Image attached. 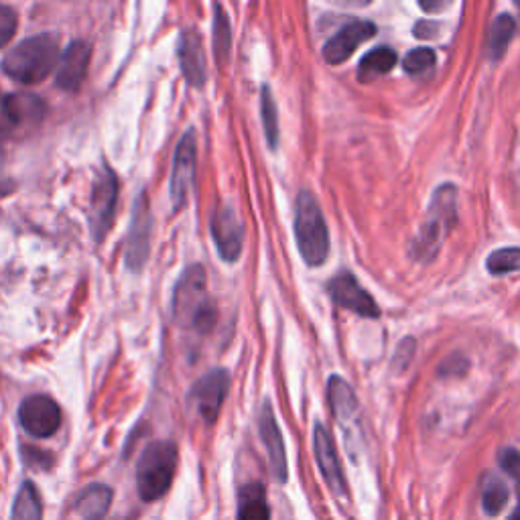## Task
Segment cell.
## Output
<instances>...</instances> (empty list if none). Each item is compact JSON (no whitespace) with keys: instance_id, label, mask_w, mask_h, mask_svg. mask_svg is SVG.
<instances>
[{"instance_id":"1","label":"cell","mask_w":520,"mask_h":520,"mask_svg":"<svg viewBox=\"0 0 520 520\" xmlns=\"http://www.w3.org/2000/svg\"><path fill=\"white\" fill-rule=\"evenodd\" d=\"M173 317L181 328H191L200 334L214 330L218 311L206 291V271L191 265L181 275L173 295Z\"/></svg>"},{"instance_id":"2","label":"cell","mask_w":520,"mask_h":520,"mask_svg":"<svg viewBox=\"0 0 520 520\" xmlns=\"http://www.w3.org/2000/svg\"><path fill=\"white\" fill-rule=\"evenodd\" d=\"M455 224H458V189L451 183H443L435 189L427 218L413 238L411 256L419 263H431Z\"/></svg>"},{"instance_id":"3","label":"cell","mask_w":520,"mask_h":520,"mask_svg":"<svg viewBox=\"0 0 520 520\" xmlns=\"http://www.w3.org/2000/svg\"><path fill=\"white\" fill-rule=\"evenodd\" d=\"M59 61V45L51 33H41L23 39L7 51L3 59V72L25 84L37 86L49 78Z\"/></svg>"},{"instance_id":"4","label":"cell","mask_w":520,"mask_h":520,"mask_svg":"<svg viewBox=\"0 0 520 520\" xmlns=\"http://www.w3.org/2000/svg\"><path fill=\"white\" fill-rule=\"evenodd\" d=\"M295 240L309 267H321L330 256V230L311 191H299L295 200Z\"/></svg>"},{"instance_id":"5","label":"cell","mask_w":520,"mask_h":520,"mask_svg":"<svg viewBox=\"0 0 520 520\" xmlns=\"http://www.w3.org/2000/svg\"><path fill=\"white\" fill-rule=\"evenodd\" d=\"M179 462V451L173 441L149 443L137 464V488L145 502L163 498L175 478Z\"/></svg>"},{"instance_id":"6","label":"cell","mask_w":520,"mask_h":520,"mask_svg":"<svg viewBox=\"0 0 520 520\" xmlns=\"http://www.w3.org/2000/svg\"><path fill=\"white\" fill-rule=\"evenodd\" d=\"M228 388H230V374L222 368L210 370L191 386L189 405L204 419V423L214 425L228 397Z\"/></svg>"},{"instance_id":"7","label":"cell","mask_w":520,"mask_h":520,"mask_svg":"<svg viewBox=\"0 0 520 520\" xmlns=\"http://www.w3.org/2000/svg\"><path fill=\"white\" fill-rule=\"evenodd\" d=\"M116 202H118V179L114 171L104 165L102 173L94 181L92 200H90V226H92V236L98 244L110 232V226L114 222Z\"/></svg>"},{"instance_id":"8","label":"cell","mask_w":520,"mask_h":520,"mask_svg":"<svg viewBox=\"0 0 520 520\" xmlns=\"http://www.w3.org/2000/svg\"><path fill=\"white\" fill-rule=\"evenodd\" d=\"M151 234H153V216L149 210V200L147 193H141L135 210H133V220H130V230H128V240H126V267L135 273H141L147 265L149 250H151Z\"/></svg>"},{"instance_id":"9","label":"cell","mask_w":520,"mask_h":520,"mask_svg":"<svg viewBox=\"0 0 520 520\" xmlns=\"http://www.w3.org/2000/svg\"><path fill=\"white\" fill-rule=\"evenodd\" d=\"M195 161H198V141H195L193 130L181 137L173 157V171H171V202L173 210L179 212L189 198V191L195 179Z\"/></svg>"},{"instance_id":"10","label":"cell","mask_w":520,"mask_h":520,"mask_svg":"<svg viewBox=\"0 0 520 520\" xmlns=\"http://www.w3.org/2000/svg\"><path fill=\"white\" fill-rule=\"evenodd\" d=\"M19 421L21 427L39 439L51 437L61 427V409L59 405L47 395H33L27 397L19 407Z\"/></svg>"},{"instance_id":"11","label":"cell","mask_w":520,"mask_h":520,"mask_svg":"<svg viewBox=\"0 0 520 520\" xmlns=\"http://www.w3.org/2000/svg\"><path fill=\"white\" fill-rule=\"evenodd\" d=\"M313 449H315V460H317V466L321 470L323 480L328 482L330 490L336 496L346 498L348 488H346L344 472H342V466H340L338 451H336L332 433L323 423H315V427H313Z\"/></svg>"},{"instance_id":"12","label":"cell","mask_w":520,"mask_h":520,"mask_svg":"<svg viewBox=\"0 0 520 520\" xmlns=\"http://www.w3.org/2000/svg\"><path fill=\"white\" fill-rule=\"evenodd\" d=\"M212 238L226 263H236L244 248V224L230 206H220L212 216Z\"/></svg>"},{"instance_id":"13","label":"cell","mask_w":520,"mask_h":520,"mask_svg":"<svg viewBox=\"0 0 520 520\" xmlns=\"http://www.w3.org/2000/svg\"><path fill=\"white\" fill-rule=\"evenodd\" d=\"M328 291L334 299L344 309H350L362 317H378L380 309L372 295L358 283V279L352 273H340L330 285Z\"/></svg>"},{"instance_id":"14","label":"cell","mask_w":520,"mask_h":520,"mask_svg":"<svg viewBox=\"0 0 520 520\" xmlns=\"http://www.w3.org/2000/svg\"><path fill=\"white\" fill-rule=\"evenodd\" d=\"M90 53H92L90 45L82 39H76L65 47L61 61H59V68H57V76H55V84L59 90H65V92L80 90V86L88 74Z\"/></svg>"},{"instance_id":"15","label":"cell","mask_w":520,"mask_h":520,"mask_svg":"<svg viewBox=\"0 0 520 520\" xmlns=\"http://www.w3.org/2000/svg\"><path fill=\"white\" fill-rule=\"evenodd\" d=\"M177 55H179L181 74L187 80V84L193 88H202L206 84L208 70H206L204 43L198 29H185L181 33Z\"/></svg>"},{"instance_id":"16","label":"cell","mask_w":520,"mask_h":520,"mask_svg":"<svg viewBox=\"0 0 520 520\" xmlns=\"http://www.w3.org/2000/svg\"><path fill=\"white\" fill-rule=\"evenodd\" d=\"M330 388V403H332V411L338 419V423L342 425L348 443L356 439V435L360 433V409H358V399L354 395L352 386L338 374H334L328 382Z\"/></svg>"},{"instance_id":"17","label":"cell","mask_w":520,"mask_h":520,"mask_svg":"<svg viewBox=\"0 0 520 520\" xmlns=\"http://www.w3.org/2000/svg\"><path fill=\"white\" fill-rule=\"evenodd\" d=\"M376 35V25L370 21H354L348 23L346 27H342L338 31V35H334L328 43L323 47V59L332 63V65H340L346 59H350V55L368 39H372Z\"/></svg>"},{"instance_id":"18","label":"cell","mask_w":520,"mask_h":520,"mask_svg":"<svg viewBox=\"0 0 520 520\" xmlns=\"http://www.w3.org/2000/svg\"><path fill=\"white\" fill-rule=\"evenodd\" d=\"M258 431L263 437V443L269 453V462L275 478L279 482H287V453H285V443H283V433L279 429V423L275 419L273 407L269 403L263 405L258 417Z\"/></svg>"},{"instance_id":"19","label":"cell","mask_w":520,"mask_h":520,"mask_svg":"<svg viewBox=\"0 0 520 520\" xmlns=\"http://www.w3.org/2000/svg\"><path fill=\"white\" fill-rule=\"evenodd\" d=\"M3 110L13 124H33L43 120L47 114V104L37 94L13 92L3 100Z\"/></svg>"},{"instance_id":"20","label":"cell","mask_w":520,"mask_h":520,"mask_svg":"<svg viewBox=\"0 0 520 520\" xmlns=\"http://www.w3.org/2000/svg\"><path fill=\"white\" fill-rule=\"evenodd\" d=\"M112 498L114 494L106 484H90L80 492L76 510L80 512L82 520H104L112 506Z\"/></svg>"},{"instance_id":"21","label":"cell","mask_w":520,"mask_h":520,"mask_svg":"<svg viewBox=\"0 0 520 520\" xmlns=\"http://www.w3.org/2000/svg\"><path fill=\"white\" fill-rule=\"evenodd\" d=\"M238 520H271V506L263 484H246L238 492Z\"/></svg>"},{"instance_id":"22","label":"cell","mask_w":520,"mask_h":520,"mask_svg":"<svg viewBox=\"0 0 520 520\" xmlns=\"http://www.w3.org/2000/svg\"><path fill=\"white\" fill-rule=\"evenodd\" d=\"M399 61L395 49L390 47H374L370 53H366L358 65V78L360 82H372L378 76L388 74L395 68Z\"/></svg>"},{"instance_id":"23","label":"cell","mask_w":520,"mask_h":520,"mask_svg":"<svg viewBox=\"0 0 520 520\" xmlns=\"http://www.w3.org/2000/svg\"><path fill=\"white\" fill-rule=\"evenodd\" d=\"M11 520H43L41 496L33 482H23V486L19 488L13 502Z\"/></svg>"},{"instance_id":"24","label":"cell","mask_w":520,"mask_h":520,"mask_svg":"<svg viewBox=\"0 0 520 520\" xmlns=\"http://www.w3.org/2000/svg\"><path fill=\"white\" fill-rule=\"evenodd\" d=\"M514 27H516V23H514L512 15L502 13V15L496 17V21L492 23L490 35H488L490 59L496 61V59H500L506 53V49H508V45H510V41L514 37Z\"/></svg>"},{"instance_id":"25","label":"cell","mask_w":520,"mask_h":520,"mask_svg":"<svg viewBox=\"0 0 520 520\" xmlns=\"http://www.w3.org/2000/svg\"><path fill=\"white\" fill-rule=\"evenodd\" d=\"M508 486L500 480V478H486L484 488H482V508L488 516H496L504 510V506L508 504Z\"/></svg>"},{"instance_id":"26","label":"cell","mask_w":520,"mask_h":520,"mask_svg":"<svg viewBox=\"0 0 520 520\" xmlns=\"http://www.w3.org/2000/svg\"><path fill=\"white\" fill-rule=\"evenodd\" d=\"M232 47V33H230V21L228 15L220 5L214 7V51L218 63H226Z\"/></svg>"},{"instance_id":"27","label":"cell","mask_w":520,"mask_h":520,"mask_svg":"<svg viewBox=\"0 0 520 520\" xmlns=\"http://www.w3.org/2000/svg\"><path fill=\"white\" fill-rule=\"evenodd\" d=\"M260 112H263V124L265 135L271 149H277L279 145V118H277V106L273 100V92L269 86H263L260 90Z\"/></svg>"},{"instance_id":"28","label":"cell","mask_w":520,"mask_h":520,"mask_svg":"<svg viewBox=\"0 0 520 520\" xmlns=\"http://www.w3.org/2000/svg\"><path fill=\"white\" fill-rule=\"evenodd\" d=\"M486 269L494 277H502L508 273H518L520 271V248H500L494 250L488 260Z\"/></svg>"},{"instance_id":"29","label":"cell","mask_w":520,"mask_h":520,"mask_svg":"<svg viewBox=\"0 0 520 520\" xmlns=\"http://www.w3.org/2000/svg\"><path fill=\"white\" fill-rule=\"evenodd\" d=\"M435 65V51L429 47H417L409 51L403 59V68L409 76H419L429 72Z\"/></svg>"},{"instance_id":"30","label":"cell","mask_w":520,"mask_h":520,"mask_svg":"<svg viewBox=\"0 0 520 520\" xmlns=\"http://www.w3.org/2000/svg\"><path fill=\"white\" fill-rule=\"evenodd\" d=\"M17 25H19L17 13L7 5H0V49L15 37Z\"/></svg>"},{"instance_id":"31","label":"cell","mask_w":520,"mask_h":520,"mask_svg":"<svg viewBox=\"0 0 520 520\" xmlns=\"http://www.w3.org/2000/svg\"><path fill=\"white\" fill-rule=\"evenodd\" d=\"M498 462H500V468L512 480H516L518 486H520V451H516V449H502L500 455H498Z\"/></svg>"},{"instance_id":"32","label":"cell","mask_w":520,"mask_h":520,"mask_svg":"<svg viewBox=\"0 0 520 520\" xmlns=\"http://www.w3.org/2000/svg\"><path fill=\"white\" fill-rule=\"evenodd\" d=\"M468 370V360L462 356H451L439 366L441 376H462Z\"/></svg>"},{"instance_id":"33","label":"cell","mask_w":520,"mask_h":520,"mask_svg":"<svg viewBox=\"0 0 520 520\" xmlns=\"http://www.w3.org/2000/svg\"><path fill=\"white\" fill-rule=\"evenodd\" d=\"M415 350H417V344L413 338H407L399 348H397V354H395V368L399 366V370H405L411 362V358L415 356Z\"/></svg>"},{"instance_id":"34","label":"cell","mask_w":520,"mask_h":520,"mask_svg":"<svg viewBox=\"0 0 520 520\" xmlns=\"http://www.w3.org/2000/svg\"><path fill=\"white\" fill-rule=\"evenodd\" d=\"M439 29V25L437 23H431V21H421V23H417L415 25V29H413V35H417L419 39H429V37H433L435 33L433 31H437Z\"/></svg>"},{"instance_id":"35","label":"cell","mask_w":520,"mask_h":520,"mask_svg":"<svg viewBox=\"0 0 520 520\" xmlns=\"http://www.w3.org/2000/svg\"><path fill=\"white\" fill-rule=\"evenodd\" d=\"M15 181L3 173V169H0V198H7V195H11L15 191Z\"/></svg>"},{"instance_id":"36","label":"cell","mask_w":520,"mask_h":520,"mask_svg":"<svg viewBox=\"0 0 520 520\" xmlns=\"http://www.w3.org/2000/svg\"><path fill=\"white\" fill-rule=\"evenodd\" d=\"M508 520H520V506H518V508L512 512V516H510Z\"/></svg>"},{"instance_id":"37","label":"cell","mask_w":520,"mask_h":520,"mask_svg":"<svg viewBox=\"0 0 520 520\" xmlns=\"http://www.w3.org/2000/svg\"><path fill=\"white\" fill-rule=\"evenodd\" d=\"M3 159H5V151H3V147H0V167H3Z\"/></svg>"}]
</instances>
